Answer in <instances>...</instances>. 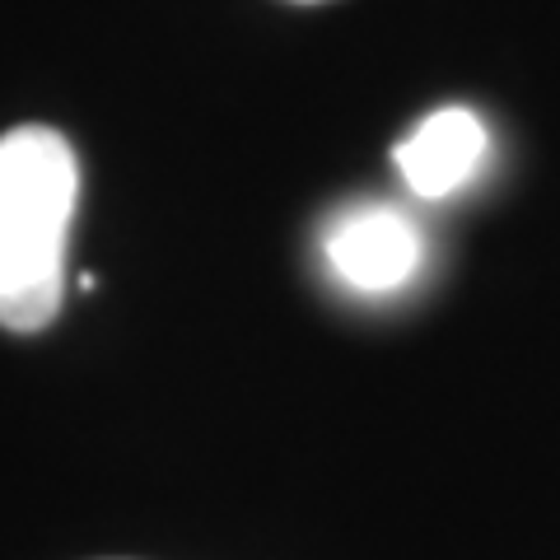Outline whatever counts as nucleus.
<instances>
[{"mask_svg": "<svg viewBox=\"0 0 560 560\" xmlns=\"http://www.w3.org/2000/svg\"><path fill=\"white\" fill-rule=\"evenodd\" d=\"M80 164L51 127L0 136V327L43 331L66 294Z\"/></svg>", "mask_w": 560, "mask_h": 560, "instance_id": "nucleus-1", "label": "nucleus"}, {"mask_svg": "<svg viewBox=\"0 0 560 560\" xmlns=\"http://www.w3.org/2000/svg\"><path fill=\"white\" fill-rule=\"evenodd\" d=\"M397 173L420 201L453 197L486 160V121L471 108H440L393 150Z\"/></svg>", "mask_w": 560, "mask_h": 560, "instance_id": "nucleus-3", "label": "nucleus"}, {"mask_svg": "<svg viewBox=\"0 0 560 560\" xmlns=\"http://www.w3.org/2000/svg\"><path fill=\"white\" fill-rule=\"evenodd\" d=\"M300 5H318V0H300Z\"/></svg>", "mask_w": 560, "mask_h": 560, "instance_id": "nucleus-4", "label": "nucleus"}, {"mask_svg": "<svg viewBox=\"0 0 560 560\" xmlns=\"http://www.w3.org/2000/svg\"><path fill=\"white\" fill-rule=\"evenodd\" d=\"M327 267L337 271L350 290L364 294H388L401 290L420 267V230L388 206H364L350 210L327 230Z\"/></svg>", "mask_w": 560, "mask_h": 560, "instance_id": "nucleus-2", "label": "nucleus"}]
</instances>
